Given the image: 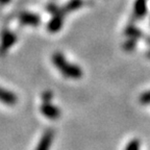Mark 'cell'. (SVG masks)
Returning a JSON list of instances; mask_svg holds the SVG:
<instances>
[{"mask_svg":"<svg viewBox=\"0 0 150 150\" xmlns=\"http://www.w3.org/2000/svg\"><path fill=\"white\" fill-rule=\"evenodd\" d=\"M52 63L55 66V68L67 78L70 79H79L82 76L81 69L77 65L72 64L67 61L64 54L61 52H55L52 55Z\"/></svg>","mask_w":150,"mask_h":150,"instance_id":"obj_1","label":"cell"},{"mask_svg":"<svg viewBox=\"0 0 150 150\" xmlns=\"http://www.w3.org/2000/svg\"><path fill=\"white\" fill-rule=\"evenodd\" d=\"M48 11L53 15L52 19L48 22V25H47V29L50 33H57L59 30H61L62 27H63L64 24V15L65 13L62 11V9H59V7H56L55 5L50 4L48 6Z\"/></svg>","mask_w":150,"mask_h":150,"instance_id":"obj_2","label":"cell"},{"mask_svg":"<svg viewBox=\"0 0 150 150\" xmlns=\"http://www.w3.org/2000/svg\"><path fill=\"white\" fill-rule=\"evenodd\" d=\"M40 112L47 119L56 120L61 116V110L56 105L52 104L51 101H44L40 106Z\"/></svg>","mask_w":150,"mask_h":150,"instance_id":"obj_3","label":"cell"},{"mask_svg":"<svg viewBox=\"0 0 150 150\" xmlns=\"http://www.w3.org/2000/svg\"><path fill=\"white\" fill-rule=\"evenodd\" d=\"M17 42V35L13 31L5 30L1 35V44H0V54H4L12 48Z\"/></svg>","mask_w":150,"mask_h":150,"instance_id":"obj_4","label":"cell"},{"mask_svg":"<svg viewBox=\"0 0 150 150\" xmlns=\"http://www.w3.org/2000/svg\"><path fill=\"white\" fill-rule=\"evenodd\" d=\"M54 139V131L52 129H47L43 132L35 150H50Z\"/></svg>","mask_w":150,"mask_h":150,"instance_id":"obj_5","label":"cell"},{"mask_svg":"<svg viewBox=\"0 0 150 150\" xmlns=\"http://www.w3.org/2000/svg\"><path fill=\"white\" fill-rule=\"evenodd\" d=\"M19 21L22 25L26 26H38L40 24L41 19L39 17V15L35 14V13L30 12H22L21 14L19 15Z\"/></svg>","mask_w":150,"mask_h":150,"instance_id":"obj_6","label":"cell"},{"mask_svg":"<svg viewBox=\"0 0 150 150\" xmlns=\"http://www.w3.org/2000/svg\"><path fill=\"white\" fill-rule=\"evenodd\" d=\"M17 101L18 98L12 91L0 87V102L6 105H15Z\"/></svg>","mask_w":150,"mask_h":150,"instance_id":"obj_7","label":"cell"},{"mask_svg":"<svg viewBox=\"0 0 150 150\" xmlns=\"http://www.w3.org/2000/svg\"><path fill=\"white\" fill-rule=\"evenodd\" d=\"M134 14L137 18H144L147 14V0H136L134 4Z\"/></svg>","mask_w":150,"mask_h":150,"instance_id":"obj_8","label":"cell"},{"mask_svg":"<svg viewBox=\"0 0 150 150\" xmlns=\"http://www.w3.org/2000/svg\"><path fill=\"white\" fill-rule=\"evenodd\" d=\"M82 4H83V1H82V0H70V1L62 8V11H63L65 14H68V13L76 11V9H78L79 7H81Z\"/></svg>","mask_w":150,"mask_h":150,"instance_id":"obj_9","label":"cell"},{"mask_svg":"<svg viewBox=\"0 0 150 150\" xmlns=\"http://www.w3.org/2000/svg\"><path fill=\"white\" fill-rule=\"evenodd\" d=\"M125 35H126L127 37H129V38H132V39H136V40H138V39L142 38L143 33H142L139 28H137L136 26L129 25V26H127L126 29H125Z\"/></svg>","mask_w":150,"mask_h":150,"instance_id":"obj_10","label":"cell"},{"mask_svg":"<svg viewBox=\"0 0 150 150\" xmlns=\"http://www.w3.org/2000/svg\"><path fill=\"white\" fill-rule=\"evenodd\" d=\"M137 46V40L136 39H132V38H129L128 40L123 44V49L125 51H132V50L136 48Z\"/></svg>","mask_w":150,"mask_h":150,"instance_id":"obj_11","label":"cell"},{"mask_svg":"<svg viewBox=\"0 0 150 150\" xmlns=\"http://www.w3.org/2000/svg\"><path fill=\"white\" fill-rule=\"evenodd\" d=\"M125 150H140V141L138 139L131 140L125 147Z\"/></svg>","mask_w":150,"mask_h":150,"instance_id":"obj_12","label":"cell"},{"mask_svg":"<svg viewBox=\"0 0 150 150\" xmlns=\"http://www.w3.org/2000/svg\"><path fill=\"white\" fill-rule=\"evenodd\" d=\"M139 101H140L141 104L143 105H148L150 104V91H147L145 93H143L139 98Z\"/></svg>","mask_w":150,"mask_h":150,"instance_id":"obj_13","label":"cell"},{"mask_svg":"<svg viewBox=\"0 0 150 150\" xmlns=\"http://www.w3.org/2000/svg\"><path fill=\"white\" fill-rule=\"evenodd\" d=\"M42 99L44 101H51V99H52V93H51V91H46V92H44V93H43V95H42Z\"/></svg>","mask_w":150,"mask_h":150,"instance_id":"obj_14","label":"cell"},{"mask_svg":"<svg viewBox=\"0 0 150 150\" xmlns=\"http://www.w3.org/2000/svg\"><path fill=\"white\" fill-rule=\"evenodd\" d=\"M9 1H11V0H0V4H6Z\"/></svg>","mask_w":150,"mask_h":150,"instance_id":"obj_15","label":"cell"},{"mask_svg":"<svg viewBox=\"0 0 150 150\" xmlns=\"http://www.w3.org/2000/svg\"><path fill=\"white\" fill-rule=\"evenodd\" d=\"M146 55H147V57H148V59H150V50L147 52V53H146Z\"/></svg>","mask_w":150,"mask_h":150,"instance_id":"obj_16","label":"cell"},{"mask_svg":"<svg viewBox=\"0 0 150 150\" xmlns=\"http://www.w3.org/2000/svg\"><path fill=\"white\" fill-rule=\"evenodd\" d=\"M147 41H148V42H147V43H148V44H149V45H150V39H147Z\"/></svg>","mask_w":150,"mask_h":150,"instance_id":"obj_17","label":"cell"}]
</instances>
